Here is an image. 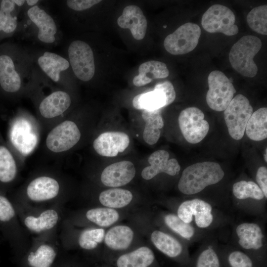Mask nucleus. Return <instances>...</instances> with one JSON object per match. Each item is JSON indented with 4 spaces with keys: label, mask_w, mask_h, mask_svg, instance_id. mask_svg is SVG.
Returning <instances> with one entry per match:
<instances>
[{
    "label": "nucleus",
    "mask_w": 267,
    "mask_h": 267,
    "mask_svg": "<svg viewBox=\"0 0 267 267\" xmlns=\"http://www.w3.org/2000/svg\"><path fill=\"white\" fill-rule=\"evenodd\" d=\"M169 153L165 150H158L151 154L148 159L150 165L142 170V178L150 180L161 173L171 176L176 175L179 172L180 166L177 159H169Z\"/></svg>",
    "instance_id": "6ab92c4d"
},
{
    "label": "nucleus",
    "mask_w": 267,
    "mask_h": 267,
    "mask_svg": "<svg viewBox=\"0 0 267 267\" xmlns=\"http://www.w3.org/2000/svg\"><path fill=\"white\" fill-rule=\"evenodd\" d=\"M29 97L34 102L36 118L41 132L46 133L70 113L72 104L68 90L52 83L49 92L46 93L39 87H35Z\"/></svg>",
    "instance_id": "7ed1b4c3"
},
{
    "label": "nucleus",
    "mask_w": 267,
    "mask_h": 267,
    "mask_svg": "<svg viewBox=\"0 0 267 267\" xmlns=\"http://www.w3.org/2000/svg\"><path fill=\"white\" fill-rule=\"evenodd\" d=\"M138 74L133 79V84L136 87L143 86L153 80L167 78L169 71L164 63L151 60L142 63L138 68Z\"/></svg>",
    "instance_id": "b1692460"
},
{
    "label": "nucleus",
    "mask_w": 267,
    "mask_h": 267,
    "mask_svg": "<svg viewBox=\"0 0 267 267\" xmlns=\"http://www.w3.org/2000/svg\"><path fill=\"white\" fill-rule=\"evenodd\" d=\"M249 27L259 34L267 35V6L260 5L252 9L247 16Z\"/></svg>",
    "instance_id": "473e14b6"
},
{
    "label": "nucleus",
    "mask_w": 267,
    "mask_h": 267,
    "mask_svg": "<svg viewBox=\"0 0 267 267\" xmlns=\"http://www.w3.org/2000/svg\"><path fill=\"white\" fill-rule=\"evenodd\" d=\"M136 170L130 161H121L110 164L102 171L100 180L107 187H118L130 183L134 178Z\"/></svg>",
    "instance_id": "a211bd4d"
},
{
    "label": "nucleus",
    "mask_w": 267,
    "mask_h": 267,
    "mask_svg": "<svg viewBox=\"0 0 267 267\" xmlns=\"http://www.w3.org/2000/svg\"><path fill=\"white\" fill-rule=\"evenodd\" d=\"M231 267H253L251 258L245 253L239 250L231 252L228 257Z\"/></svg>",
    "instance_id": "e433bc0d"
},
{
    "label": "nucleus",
    "mask_w": 267,
    "mask_h": 267,
    "mask_svg": "<svg viewBox=\"0 0 267 267\" xmlns=\"http://www.w3.org/2000/svg\"><path fill=\"white\" fill-rule=\"evenodd\" d=\"M18 164L9 149L0 145V182L7 184L13 182L18 173Z\"/></svg>",
    "instance_id": "7c9ffc66"
},
{
    "label": "nucleus",
    "mask_w": 267,
    "mask_h": 267,
    "mask_svg": "<svg viewBox=\"0 0 267 267\" xmlns=\"http://www.w3.org/2000/svg\"><path fill=\"white\" fill-rule=\"evenodd\" d=\"M40 1V0H26L25 7H29L36 5L39 4Z\"/></svg>",
    "instance_id": "a19ab883"
},
{
    "label": "nucleus",
    "mask_w": 267,
    "mask_h": 267,
    "mask_svg": "<svg viewBox=\"0 0 267 267\" xmlns=\"http://www.w3.org/2000/svg\"><path fill=\"white\" fill-rule=\"evenodd\" d=\"M19 10L10 11L0 8V32L5 34H13L19 26L18 14Z\"/></svg>",
    "instance_id": "f704fd0d"
},
{
    "label": "nucleus",
    "mask_w": 267,
    "mask_h": 267,
    "mask_svg": "<svg viewBox=\"0 0 267 267\" xmlns=\"http://www.w3.org/2000/svg\"><path fill=\"white\" fill-rule=\"evenodd\" d=\"M238 243L245 250H258L264 245V235L261 227L254 222H243L235 229Z\"/></svg>",
    "instance_id": "4be33fe9"
},
{
    "label": "nucleus",
    "mask_w": 267,
    "mask_h": 267,
    "mask_svg": "<svg viewBox=\"0 0 267 267\" xmlns=\"http://www.w3.org/2000/svg\"><path fill=\"white\" fill-rule=\"evenodd\" d=\"M201 34V28L198 25L186 23L165 38L164 47L169 53L173 55L187 53L196 47Z\"/></svg>",
    "instance_id": "ddd939ff"
},
{
    "label": "nucleus",
    "mask_w": 267,
    "mask_h": 267,
    "mask_svg": "<svg viewBox=\"0 0 267 267\" xmlns=\"http://www.w3.org/2000/svg\"><path fill=\"white\" fill-rule=\"evenodd\" d=\"M155 263L153 251L145 246L122 253L108 263L115 267H154Z\"/></svg>",
    "instance_id": "412c9836"
},
{
    "label": "nucleus",
    "mask_w": 267,
    "mask_h": 267,
    "mask_svg": "<svg viewBox=\"0 0 267 267\" xmlns=\"http://www.w3.org/2000/svg\"><path fill=\"white\" fill-rule=\"evenodd\" d=\"M35 77L31 53L21 48L16 60L7 54L0 55V86L6 92L29 97Z\"/></svg>",
    "instance_id": "f03ea898"
},
{
    "label": "nucleus",
    "mask_w": 267,
    "mask_h": 267,
    "mask_svg": "<svg viewBox=\"0 0 267 267\" xmlns=\"http://www.w3.org/2000/svg\"><path fill=\"white\" fill-rule=\"evenodd\" d=\"M84 222L100 227H107L116 223L119 219L118 212L108 207H96L87 210L83 215Z\"/></svg>",
    "instance_id": "c756f323"
},
{
    "label": "nucleus",
    "mask_w": 267,
    "mask_h": 267,
    "mask_svg": "<svg viewBox=\"0 0 267 267\" xmlns=\"http://www.w3.org/2000/svg\"><path fill=\"white\" fill-rule=\"evenodd\" d=\"M253 112L248 99L238 94L224 110V119L230 136L240 140L244 136L247 122Z\"/></svg>",
    "instance_id": "9d476101"
},
{
    "label": "nucleus",
    "mask_w": 267,
    "mask_h": 267,
    "mask_svg": "<svg viewBox=\"0 0 267 267\" xmlns=\"http://www.w3.org/2000/svg\"><path fill=\"white\" fill-rule=\"evenodd\" d=\"M117 24L123 29H129L136 40L143 39L146 34L147 22L142 10L135 5L126 6L117 19Z\"/></svg>",
    "instance_id": "aec40b11"
},
{
    "label": "nucleus",
    "mask_w": 267,
    "mask_h": 267,
    "mask_svg": "<svg viewBox=\"0 0 267 267\" xmlns=\"http://www.w3.org/2000/svg\"><path fill=\"white\" fill-rule=\"evenodd\" d=\"M256 181L262 190L266 199L267 198V169L265 166L260 167L257 170Z\"/></svg>",
    "instance_id": "ea45409f"
},
{
    "label": "nucleus",
    "mask_w": 267,
    "mask_h": 267,
    "mask_svg": "<svg viewBox=\"0 0 267 267\" xmlns=\"http://www.w3.org/2000/svg\"><path fill=\"white\" fill-rule=\"evenodd\" d=\"M224 176V172L219 164L210 161L198 162L184 169L178 187L182 194L193 195L218 183Z\"/></svg>",
    "instance_id": "423d86ee"
},
{
    "label": "nucleus",
    "mask_w": 267,
    "mask_h": 267,
    "mask_svg": "<svg viewBox=\"0 0 267 267\" xmlns=\"http://www.w3.org/2000/svg\"><path fill=\"white\" fill-rule=\"evenodd\" d=\"M67 59L75 76L79 80L90 81L95 73L93 51L87 42L76 40L67 47Z\"/></svg>",
    "instance_id": "1a4fd4ad"
},
{
    "label": "nucleus",
    "mask_w": 267,
    "mask_h": 267,
    "mask_svg": "<svg viewBox=\"0 0 267 267\" xmlns=\"http://www.w3.org/2000/svg\"><path fill=\"white\" fill-rule=\"evenodd\" d=\"M235 22V15L229 8L223 5L214 4L203 14L201 25L209 33H222L230 36L238 33Z\"/></svg>",
    "instance_id": "f8f14e48"
},
{
    "label": "nucleus",
    "mask_w": 267,
    "mask_h": 267,
    "mask_svg": "<svg viewBox=\"0 0 267 267\" xmlns=\"http://www.w3.org/2000/svg\"><path fill=\"white\" fill-rule=\"evenodd\" d=\"M31 54L35 66L41 74L53 85L68 90L65 75L71 68L67 58L47 50Z\"/></svg>",
    "instance_id": "6e6552de"
},
{
    "label": "nucleus",
    "mask_w": 267,
    "mask_h": 267,
    "mask_svg": "<svg viewBox=\"0 0 267 267\" xmlns=\"http://www.w3.org/2000/svg\"><path fill=\"white\" fill-rule=\"evenodd\" d=\"M245 132L248 137L254 141H261L267 137V108L262 107L253 112Z\"/></svg>",
    "instance_id": "c85d7f7f"
},
{
    "label": "nucleus",
    "mask_w": 267,
    "mask_h": 267,
    "mask_svg": "<svg viewBox=\"0 0 267 267\" xmlns=\"http://www.w3.org/2000/svg\"><path fill=\"white\" fill-rule=\"evenodd\" d=\"M102 267H115L114 266H111V264L108 263L107 264L105 265V266Z\"/></svg>",
    "instance_id": "37998d69"
},
{
    "label": "nucleus",
    "mask_w": 267,
    "mask_h": 267,
    "mask_svg": "<svg viewBox=\"0 0 267 267\" xmlns=\"http://www.w3.org/2000/svg\"><path fill=\"white\" fill-rule=\"evenodd\" d=\"M68 191L62 173L44 169L35 172L22 186L18 201L33 206L63 204Z\"/></svg>",
    "instance_id": "f257e3e1"
},
{
    "label": "nucleus",
    "mask_w": 267,
    "mask_h": 267,
    "mask_svg": "<svg viewBox=\"0 0 267 267\" xmlns=\"http://www.w3.org/2000/svg\"><path fill=\"white\" fill-rule=\"evenodd\" d=\"M203 112L195 107L186 108L181 111L178 123L185 140L192 144L202 141L209 130V124L204 119Z\"/></svg>",
    "instance_id": "2eb2a0df"
},
{
    "label": "nucleus",
    "mask_w": 267,
    "mask_h": 267,
    "mask_svg": "<svg viewBox=\"0 0 267 267\" xmlns=\"http://www.w3.org/2000/svg\"><path fill=\"white\" fill-rule=\"evenodd\" d=\"M213 208L208 202L198 198L182 202L177 210V216L182 221L191 223L194 218L196 225L200 228L209 227L214 221Z\"/></svg>",
    "instance_id": "dca6fc26"
},
{
    "label": "nucleus",
    "mask_w": 267,
    "mask_h": 267,
    "mask_svg": "<svg viewBox=\"0 0 267 267\" xmlns=\"http://www.w3.org/2000/svg\"><path fill=\"white\" fill-rule=\"evenodd\" d=\"M14 206L23 227L35 236L57 231L62 221V204L42 206L18 201Z\"/></svg>",
    "instance_id": "20e7f679"
},
{
    "label": "nucleus",
    "mask_w": 267,
    "mask_h": 267,
    "mask_svg": "<svg viewBox=\"0 0 267 267\" xmlns=\"http://www.w3.org/2000/svg\"><path fill=\"white\" fill-rule=\"evenodd\" d=\"M0 223L9 227L13 245L26 252L31 242L27 231L22 225L14 206L5 196L0 194Z\"/></svg>",
    "instance_id": "4468645a"
},
{
    "label": "nucleus",
    "mask_w": 267,
    "mask_h": 267,
    "mask_svg": "<svg viewBox=\"0 0 267 267\" xmlns=\"http://www.w3.org/2000/svg\"><path fill=\"white\" fill-rule=\"evenodd\" d=\"M130 138L125 133L109 131L98 135L92 142L94 150L98 155L107 157L116 156L129 146Z\"/></svg>",
    "instance_id": "f3484780"
},
{
    "label": "nucleus",
    "mask_w": 267,
    "mask_h": 267,
    "mask_svg": "<svg viewBox=\"0 0 267 267\" xmlns=\"http://www.w3.org/2000/svg\"><path fill=\"white\" fill-rule=\"evenodd\" d=\"M164 221L170 229L185 239H190L195 234L193 226L184 222L176 215L171 213L165 215Z\"/></svg>",
    "instance_id": "72a5a7b5"
},
{
    "label": "nucleus",
    "mask_w": 267,
    "mask_h": 267,
    "mask_svg": "<svg viewBox=\"0 0 267 267\" xmlns=\"http://www.w3.org/2000/svg\"><path fill=\"white\" fill-rule=\"evenodd\" d=\"M21 30H25L37 42L45 46L54 45L61 39V32L57 21L39 4L24 7Z\"/></svg>",
    "instance_id": "39448f33"
},
{
    "label": "nucleus",
    "mask_w": 267,
    "mask_h": 267,
    "mask_svg": "<svg viewBox=\"0 0 267 267\" xmlns=\"http://www.w3.org/2000/svg\"><path fill=\"white\" fill-rule=\"evenodd\" d=\"M133 105L139 110H160L166 106V96L160 89L155 86L153 90L135 96Z\"/></svg>",
    "instance_id": "cd10ccee"
},
{
    "label": "nucleus",
    "mask_w": 267,
    "mask_h": 267,
    "mask_svg": "<svg viewBox=\"0 0 267 267\" xmlns=\"http://www.w3.org/2000/svg\"><path fill=\"white\" fill-rule=\"evenodd\" d=\"M141 116L145 122L143 140L149 145L155 144L160 137L161 129L164 126L160 111L143 110Z\"/></svg>",
    "instance_id": "393cba45"
},
{
    "label": "nucleus",
    "mask_w": 267,
    "mask_h": 267,
    "mask_svg": "<svg viewBox=\"0 0 267 267\" xmlns=\"http://www.w3.org/2000/svg\"><path fill=\"white\" fill-rule=\"evenodd\" d=\"M267 149L266 148V150H265V154H264V159H265L266 162H267Z\"/></svg>",
    "instance_id": "79ce46f5"
},
{
    "label": "nucleus",
    "mask_w": 267,
    "mask_h": 267,
    "mask_svg": "<svg viewBox=\"0 0 267 267\" xmlns=\"http://www.w3.org/2000/svg\"><path fill=\"white\" fill-rule=\"evenodd\" d=\"M101 1L100 0H68L64 1V4L70 10L81 11L90 8Z\"/></svg>",
    "instance_id": "4c0bfd02"
},
{
    "label": "nucleus",
    "mask_w": 267,
    "mask_h": 267,
    "mask_svg": "<svg viewBox=\"0 0 267 267\" xmlns=\"http://www.w3.org/2000/svg\"><path fill=\"white\" fill-rule=\"evenodd\" d=\"M134 238V232L132 228L126 225H118L107 231L104 242L109 250L122 252L130 247Z\"/></svg>",
    "instance_id": "5701e85b"
},
{
    "label": "nucleus",
    "mask_w": 267,
    "mask_h": 267,
    "mask_svg": "<svg viewBox=\"0 0 267 267\" xmlns=\"http://www.w3.org/2000/svg\"><path fill=\"white\" fill-rule=\"evenodd\" d=\"M208 83L209 89L206 96L208 105L215 111H224L236 92L232 82L223 72L214 70L209 74Z\"/></svg>",
    "instance_id": "9b49d317"
},
{
    "label": "nucleus",
    "mask_w": 267,
    "mask_h": 267,
    "mask_svg": "<svg viewBox=\"0 0 267 267\" xmlns=\"http://www.w3.org/2000/svg\"><path fill=\"white\" fill-rule=\"evenodd\" d=\"M220 261L215 250L209 246L200 253L196 267H220Z\"/></svg>",
    "instance_id": "c9c22d12"
},
{
    "label": "nucleus",
    "mask_w": 267,
    "mask_h": 267,
    "mask_svg": "<svg viewBox=\"0 0 267 267\" xmlns=\"http://www.w3.org/2000/svg\"><path fill=\"white\" fill-rule=\"evenodd\" d=\"M155 87L160 89L165 94L166 96V106L174 102L176 98V91L173 84L169 81L158 83Z\"/></svg>",
    "instance_id": "58836bf2"
},
{
    "label": "nucleus",
    "mask_w": 267,
    "mask_h": 267,
    "mask_svg": "<svg viewBox=\"0 0 267 267\" xmlns=\"http://www.w3.org/2000/svg\"><path fill=\"white\" fill-rule=\"evenodd\" d=\"M232 193L240 200L252 199L261 201L265 198L259 185L253 181L240 180L234 183Z\"/></svg>",
    "instance_id": "2f4dec72"
},
{
    "label": "nucleus",
    "mask_w": 267,
    "mask_h": 267,
    "mask_svg": "<svg viewBox=\"0 0 267 267\" xmlns=\"http://www.w3.org/2000/svg\"><path fill=\"white\" fill-rule=\"evenodd\" d=\"M262 45L261 40L257 37L247 35L241 37L232 45L229 53V60L232 68L244 77H255L258 67L253 59Z\"/></svg>",
    "instance_id": "0eeeda50"
},
{
    "label": "nucleus",
    "mask_w": 267,
    "mask_h": 267,
    "mask_svg": "<svg viewBox=\"0 0 267 267\" xmlns=\"http://www.w3.org/2000/svg\"><path fill=\"white\" fill-rule=\"evenodd\" d=\"M150 239L159 251L170 258L178 257L182 253L181 243L174 237L162 231L155 230L152 231Z\"/></svg>",
    "instance_id": "a878e982"
},
{
    "label": "nucleus",
    "mask_w": 267,
    "mask_h": 267,
    "mask_svg": "<svg viewBox=\"0 0 267 267\" xmlns=\"http://www.w3.org/2000/svg\"><path fill=\"white\" fill-rule=\"evenodd\" d=\"M133 197V193L130 190L115 187L101 191L98 196V201L105 207L120 209L129 205Z\"/></svg>",
    "instance_id": "bb28decb"
}]
</instances>
